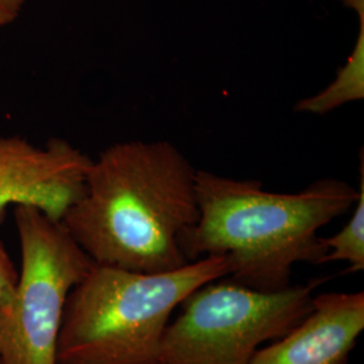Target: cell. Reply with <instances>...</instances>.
Here are the masks:
<instances>
[{
	"label": "cell",
	"instance_id": "obj_13",
	"mask_svg": "<svg viewBox=\"0 0 364 364\" xmlns=\"http://www.w3.org/2000/svg\"><path fill=\"white\" fill-rule=\"evenodd\" d=\"M16 16H18V14L0 7V27L7 26L9 23H11L16 19Z\"/></svg>",
	"mask_w": 364,
	"mask_h": 364
},
{
	"label": "cell",
	"instance_id": "obj_3",
	"mask_svg": "<svg viewBox=\"0 0 364 364\" xmlns=\"http://www.w3.org/2000/svg\"><path fill=\"white\" fill-rule=\"evenodd\" d=\"M224 257L141 273L93 264L66 299L58 364H161L171 314L198 287L227 278Z\"/></svg>",
	"mask_w": 364,
	"mask_h": 364
},
{
	"label": "cell",
	"instance_id": "obj_2",
	"mask_svg": "<svg viewBox=\"0 0 364 364\" xmlns=\"http://www.w3.org/2000/svg\"><path fill=\"white\" fill-rule=\"evenodd\" d=\"M196 196L198 220L178 240L183 257H224L230 281L272 293L290 285L296 264H321L320 230L352 209L359 191L328 177L297 193H275L259 180L197 170Z\"/></svg>",
	"mask_w": 364,
	"mask_h": 364
},
{
	"label": "cell",
	"instance_id": "obj_7",
	"mask_svg": "<svg viewBox=\"0 0 364 364\" xmlns=\"http://www.w3.org/2000/svg\"><path fill=\"white\" fill-rule=\"evenodd\" d=\"M364 329V291H329L282 338L260 347L251 364H348Z\"/></svg>",
	"mask_w": 364,
	"mask_h": 364
},
{
	"label": "cell",
	"instance_id": "obj_10",
	"mask_svg": "<svg viewBox=\"0 0 364 364\" xmlns=\"http://www.w3.org/2000/svg\"><path fill=\"white\" fill-rule=\"evenodd\" d=\"M18 281V270L10 258L3 242L0 240V311L13 299Z\"/></svg>",
	"mask_w": 364,
	"mask_h": 364
},
{
	"label": "cell",
	"instance_id": "obj_9",
	"mask_svg": "<svg viewBox=\"0 0 364 364\" xmlns=\"http://www.w3.org/2000/svg\"><path fill=\"white\" fill-rule=\"evenodd\" d=\"M359 196L352 207L351 218L348 223L331 237H323L326 247V257L321 264L332 262H346L350 264V273H359L364 270V156L360 150L359 166Z\"/></svg>",
	"mask_w": 364,
	"mask_h": 364
},
{
	"label": "cell",
	"instance_id": "obj_11",
	"mask_svg": "<svg viewBox=\"0 0 364 364\" xmlns=\"http://www.w3.org/2000/svg\"><path fill=\"white\" fill-rule=\"evenodd\" d=\"M25 1L26 0H0V7L6 9V10H10V11L19 15L23 4H25Z\"/></svg>",
	"mask_w": 364,
	"mask_h": 364
},
{
	"label": "cell",
	"instance_id": "obj_12",
	"mask_svg": "<svg viewBox=\"0 0 364 364\" xmlns=\"http://www.w3.org/2000/svg\"><path fill=\"white\" fill-rule=\"evenodd\" d=\"M346 7H350L358 16L364 15V0H340Z\"/></svg>",
	"mask_w": 364,
	"mask_h": 364
},
{
	"label": "cell",
	"instance_id": "obj_6",
	"mask_svg": "<svg viewBox=\"0 0 364 364\" xmlns=\"http://www.w3.org/2000/svg\"><path fill=\"white\" fill-rule=\"evenodd\" d=\"M92 158L65 139L45 146L0 135V223L11 205H31L63 220L85 189Z\"/></svg>",
	"mask_w": 364,
	"mask_h": 364
},
{
	"label": "cell",
	"instance_id": "obj_5",
	"mask_svg": "<svg viewBox=\"0 0 364 364\" xmlns=\"http://www.w3.org/2000/svg\"><path fill=\"white\" fill-rule=\"evenodd\" d=\"M14 219L22 269L13 299L0 311V364H58L66 299L95 262L63 221L43 210L16 205Z\"/></svg>",
	"mask_w": 364,
	"mask_h": 364
},
{
	"label": "cell",
	"instance_id": "obj_4",
	"mask_svg": "<svg viewBox=\"0 0 364 364\" xmlns=\"http://www.w3.org/2000/svg\"><path fill=\"white\" fill-rule=\"evenodd\" d=\"M326 278L264 293L228 278L198 287L178 306L161 344V364H251L311 312Z\"/></svg>",
	"mask_w": 364,
	"mask_h": 364
},
{
	"label": "cell",
	"instance_id": "obj_8",
	"mask_svg": "<svg viewBox=\"0 0 364 364\" xmlns=\"http://www.w3.org/2000/svg\"><path fill=\"white\" fill-rule=\"evenodd\" d=\"M359 34L346 64L335 80L317 95L299 100L296 112L326 115L340 107L364 99V18H359Z\"/></svg>",
	"mask_w": 364,
	"mask_h": 364
},
{
	"label": "cell",
	"instance_id": "obj_1",
	"mask_svg": "<svg viewBox=\"0 0 364 364\" xmlns=\"http://www.w3.org/2000/svg\"><path fill=\"white\" fill-rule=\"evenodd\" d=\"M196 173L166 141L112 144L92 159L63 224L96 264L161 273L189 263L180 236L198 220Z\"/></svg>",
	"mask_w": 364,
	"mask_h": 364
}]
</instances>
